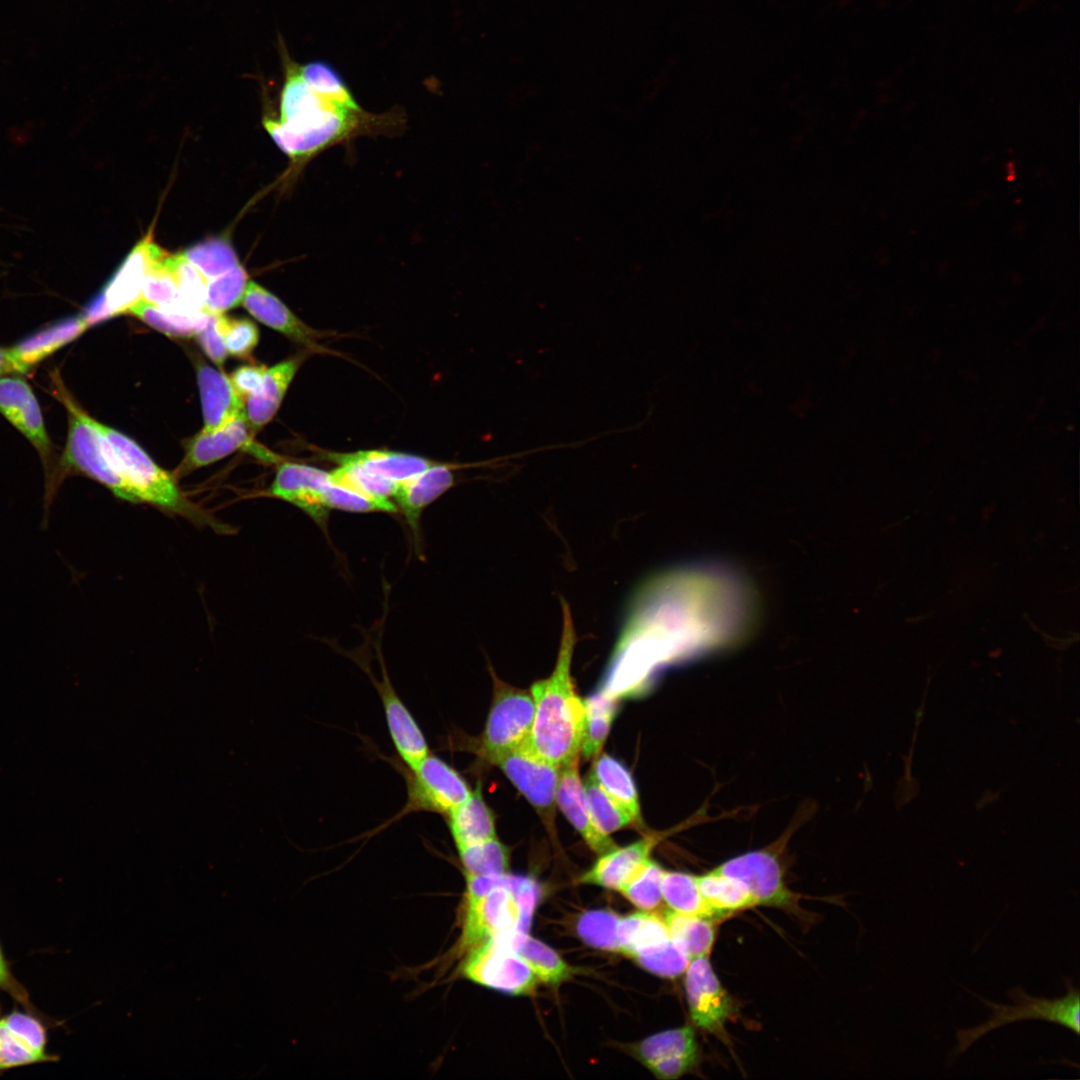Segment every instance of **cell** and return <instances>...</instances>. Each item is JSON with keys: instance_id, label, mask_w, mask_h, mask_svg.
<instances>
[{"instance_id": "obj_1", "label": "cell", "mask_w": 1080, "mask_h": 1080, "mask_svg": "<svg viewBox=\"0 0 1080 1080\" xmlns=\"http://www.w3.org/2000/svg\"><path fill=\"white\" fill-rule=\"evenodd\" d=\"M752 614L750 591L728 570L693 566L665 572L637 591L614 666L640 671L653 661L741 640Z\"/></svg>"}, {"instance_id": "obj_2", "label": "cell", "mask_w": 1080, "mask_h": 1080, "mask_svg": "<svg viewBox=\"0 0 1080 1080\" xmlns=\"http://www.w3.org/2000/svg\"><path fill=\"white\" fill-rule=\"evenodd\" d=\"M561 603L563 624L555 667L549 677L530 688L535 712L529 739L537 755L559 768L579 760L585 721L584 700L571 677L576 632L569 604Z\"/></svg>"}, {"instance_id": "obj_3", "label": "cell", "mask_w": 1080, "mask_h": 1080, "mask_svg": "<svg viewBox=\"0 0 1080 1080\" xmlns=\"http://www.w3.org/2000/svg\"><path fill=\"white\" fill-rule=\"evenodd\" d=\"M387 121L383 116L351 111L322 98L289 120L266 118L263 125L293 169H298L333 145L385 129Z\"/></svg>"}, {"instance_id": "obj_4", "label": "cell", "mask_w": 1080, "mask_h": 1080, "mask_svg": "<svg viewBox=\"0 0 1080 1080\" xmlns=\"http://www.w3.org/2000/svg\"><path fill=\"white\" fill-rule=\"evenodd\" d=\"M58 397L68 412V435L61 469L46 486V511L58 484L69 472H79L105 486L119 499L137 503L120 474L111 446L99 431L96 420L84 412L58 383Z\"/></svg>"}, {"instance_id": "obj_5", "label": "cell", "mask_w": 1080, "mask_h": 1080, "mask_svg": "<svg viewBox=\"0 0 1080 1080\" xmlns=\"http://www.w3.org/2000/svg\"><path fill=\"white\" fill-rule=\"evenodd\" d=\"M1068 992L1065 996L1057 999L1034 997L1020 987L1009 990L1007 995L1014 1002L1012 1005L999 1004L989 1001L974 994L981 1002L986 1004L992 1011V1015L986 1022L967 1029L957 1031V1053L966 1051L979 1038L1003 1025L1027 1019H1041L1054 1022L1072 1030L1076 1035L1080 1032V997L1079 990L1071 981L1067 982Z\"/></svg>"}, {"instance_id": "obj_6", "label": "cell", "mask_w": 1080, "mask_h": 1080, "mask_svg": "<svg viewBox=\"0 0 1080 1080\" xmlns=\"http://www.w3.org/2000/svg\"><path fill=\"white\" fill-rule=\"evenodd\" d=\"M493 697L476 752L484 760L529 742L535 706L530 691L503 682L490 667Z\"/></svg>"}, {"instance_id": "obj_7", "label": "cell", "mask_w": 1080, "mask_h": 1080, "mask_svg": "<svg viewBox=\"0 0 1080 1080\" xmlns=\"http://www.w3.org/2000/svg\"><path fill=\"white\" fill-rule=\"evenodd\" d=\"M406 784V802L386 824L413 812H431L445 817L472 792L468 782L453 766L431 752L416 767L407 769Z\"/></svg>"}, {"instance_id": "obj_8", "label": "cell", "mask_w": 1080, "mask_h": 1080, "mask_svg": "<svg viewBox=\"0 0 1080 1080\" xmlns=\"http://www.w3.org/2000/svg\"><path fill=\"white\" fill-rule=\"evenodd\" d=\"M167 253L149 233L130 251L105 287L87 305L82 315L91 326L111 317L127 313L141 299L142 286L148 269Z\"/></svg>"}, {"instance_id": "obj_9", "label": "cell", "mask_w": 1080, "mask_h": 1080, "mask_svg": "<svg viewBox=\"0 0 1080 1080\" xmlns=\"http://www.w3.org/2000/svg\"><path fill=\"white\" fill-rule=\"evenodd\" d=\"M462 974L476 984L512 995L532 993L538 980L513 949L505 933L491 937L470 950Z\"/></svg>"}, {"instance_id": "obj_10", "label": "cell", "mask_w": 1080, "mask_h": 1080, "mask_svg": "<svg viewBox=\"0 0 1080 1080\" xmlns=\"http://www.w3.org/2000/svg\"><path fill=\"white\" fill-rule=\"evenodd\" d=\"M509 877L510 874H503L497 885L480 896H465L462 934L458 943L461 952H469L496 935L518 932L520 910L509 886Z\"/></svg>"}, {"instance_id": "obj_11", "label": "cell", "mask_w": 1080, "mask_h": 1080, "mask_svg": "<svg viewBox=\"0 0 1080 1080\" xmlns=\"http://www.w3.org/2000/svg\"><path fill=\"white\" fill-rule=\"evenodd\" d=\"M488 762L496 765L540 813H552L561 768L537 755L529 742Z\"/></svg>"}, {"instance_id": "obj_12", "label": "cell", "mask_w": 1080, "mask_h": 1080, "mask_svg": "<svg viewBox=\"0 0 1080 1080\" xmlns=\"http://www.w3.org/2000/svg\"><path fill=\"white\" fill-rule=\"evenodd\" d=\"M57 1060L48 1052L47 1027L38 1014L24 1009L0 1015V1073Z\"/></svg>"}, {"instance_id": "obj_13", "label": "cell", "mask_w": 1080, "mask_h": 1080, "mask_svg": "<svg viewBox=\"0 0 1080 1080\" xmlns=\"http://www.w3.org/2000/svg\"><path fill=\"white\" fill-rule=\"evenodd\" d=\"M685 973V991L694 1024L713 1034L724 1033V1025L733 1015L734 1005L720 983L708 957L692 959Z\"/></svg>"}, {"instance_id": "obj_14", "label": "cell", "mask_w": 1080, "mask_h": 1080, "mask_svg": "<svg viewBox=\"0 0 1080 1080\" xmlns=\"http://www.w3.org/2000/svg\"><path fill=\"white\" fill-rule=\"evenodd\" d=\"M713 870L742 881L757 905L788 908L794 904L795 896L785 885L780 863L767 850L739 855Z\"/></svg>"}, {"instance_id": "obj_15", "label": "cell", "mask_w": 1080, "mask_h": 1080, "mask_svg": "<svg viewBox=\"0 0 1080 1080\" xmlns=\"http://www.w3.org/2000/svg\"><path fill=\"white\" fill-rule=\"evenodd\" d=\"M378 658L382 676L380 680H376L367 667L364 670L379 694L394 748L405 767L413 769L430 753L429 745L419 724L395 691L379 647Z\"/></svg>"}, {"instance_id": "obj_16", "label": "cell", "mask_w": 1080, "mask_h": 1080, "mask_svg": "<svg viewBox=\"0 0 1080 1080\" xmlns=\"http://www.w3.org/2000/svg\"><path fill=\"white\" fill-rule=\"evenodd\" d=\"M635 1057L659 1079H676L692 1070L699 1059L696 1036L691 1026L654 1034L637 1043Z\"/></svg>"}, {"instance_id": "obj_17", "label": "cell", "mask_w": 1080, "mask_h": 1080, "mask_svg": "<svg viewBox=\"0 0 1080 1080\" xmlns=\"http://www.w3.org/2000/svg\"><path fill=\"white\" fill-rule=\"evenodd\" d=\"M253 433L245 412L235 417L224 426L213 430H202L187 445L185 457L177 474L183 476L199 468L210 465L231 453L245 448L263 460H271L272 455L263 449L252 448Z\"/></svg>"}, {"instance_id": "obj_18", "label": "cell", "mask_w": 1080, "mask_h": 1080, "mask_svg": "<svg viewBox=\"0 0 1080 1080\" xmlns=\"http://www.w3.org/2000/svg\"><path fill=\"white\" fill-rule=\"evenodd\" d=\"M329 484V472L306 464L285 462L278 466L268 493L297 506L325 527L329 510L324 507L321 497Z\"/></svg>"}, {"instance_id": "obj_19", "label": "cell", "mask_w": 1080, "mask_h": 1080, "mask_svg": "<svg viewBox=\"0 0 1080 1080\" xmlns=\"http://www.w3.org/2000/svg\"><path fill=\"white\" fill-rule=\"evenodd\" d=\"M0 412L34 445L48 471L51 442L38 401L21 377H0Z\"/></svg>"}, {"instance_id": "obj_20", "label": "cell", "mask_w": 1080, "mask_h": 1080, "mask_svg": "<svg viewBox=\"0 0 1080 1080\" xmlns=\"http://www.w3.org/2000/svg\"><path fill=\"white\" fill-rule=\"evenodd\" d=\"M556 804L593 851L602 854L616 847L609 835L598 829L592 818L579 775L578 761L560 769Z\"/></svg>"}, {"instance_id": "obj_21", "label": "cell", "mask_w": 1080, "mask_h": 1080, "mask_svg": "<svg viewBox=\"0 0 1080 1080\" xmlns=\"http://www.w3.org/2000/svg\"><path fill=\"white\" fill-rule=\"evenodd\" d=\"M241 304L258 321L310 349H320L319 333L301 321L280 299L248 281Z\"/></svg>"}, {"instance_id": "obj_22", "label": "cell", "mask_w": 1080, "mask_h": 1080, "mask_svg": "<svg viewBox=\"0 0 1080 1080\" xmlns=\"http://www.w3.org/2000/svg\"><path fill=\"white\" fill-rule=\"evenodd\" d=\"M454 484L450 466L432 463L420 473L397 482L393 498L417 536L422 512Z\"/></svg>"}, {"instance_id": "obj_23", "label": "cell", "mask_w": 1080, "mask_h": 1080, "mask_svg": "<svg viewBox=\"0 0 1080 1080\" xmlns=\"http://www.w3.org/2000/svg\"><path fill=\"white\" fill-rule=\"evenodd\" d=\"M90 325L82 314L59 320L9 347L15 372H26L80 336Z\"/></svg>"}, {"instance_id": "obj_24", "label": "cell", "mask_w": 1080, "mask_h": 1080, "mask_svg": "<svg viewBox=\"0 0 1080 1080\" xmlns=\"http://www.w3.org/2000/svg\"><path fill=\"white\" fill-rule=\"evenodd\" d=\"M204 431L216 430L245 412V400L228 376L208 365L197 369Z\"/></svg>"}, {"instance_id": "obj_25", "label": "cell", "mask_w": 1080, "mask_h": 1080, "mask_svg": "<svg viewBox=\"0 0 1080 1080\" xmlns=\"http://www.w3.org/2000/svg\"><path fill=\"white\" fill-rule=\"evenodd\" d=\"M655 844L656 839L647 836L624 847H614L602 853L593 866L581 876L580 882L620 890L650 858Z\"/></svg>"}, {"instance_id": "obj_26", "label": "cell", "mask_w": 1080, "mask_h": 1080, "mask_svg": "<svg viewBox=\"0 0 1080 1080\" xmlns=\"http://www.w3.org/2000/svg\"><path fill=\"white\" fill-rule=\"evenodd\" d=\"M302 361L303 356H294L266 369L260 389L246 399L245 414L253 435L274 417Z\"/></svg>"}, {"instance_id": "obj_27", "label": "cell", "mask_w": 1080, "mask_h": 1080, "mask_svg": "<svg viewBox=\"0 0 1080 1080\" xmlns=\"http://www.w3.org/2000/svg\"><path fill=\"white\" fill-rule=\"evenodd\" d=\"M445 818L457 849L496 837L495 817L483 797L480 783Z\"/></svg>"}, {"instance_id": "obj_28", "label": "cell", "mask_w": 1080, "mask_h": 1080, "mask_svg": "<svg viewBox=\"0 0 1080 1080\" xmlns=\"http://www.w3.org/2000/svg\"><path fill=\"white\" fill-rule=\"evenodd\" d=\"M617 938L620 952L632 958L657 950L671 941L662 916L645 910L620 917Z\"/></svg>"}, {"instance_id": "obj_29", "label": "cell", "mask_w": 1080, "mask_h": 1080, "mask_svg": "<svg viewBox=\"0 0 1080 1080\" xmlns=\"http://www.w3.org/2000/svg\"><path fill=\"white\" fill-rule=\"evenodd\" d=\"M338 464L353 462L368 471L393 482L406 480L428 468L433 462L417 455L389 450H361L346 454H330Z\"/></svg>"}, {"instance_id": "obj_30", "label": "cell", "mask_w": 1080, "mask_h": 1080, "mask_svg": "<svg viewBox=\"0 0 1080 1080\" xmlns=\"http://www.w3.org/2000/svg\"><path fill=\"white\" fill-rule=\"evenodd\" d=\"M672 941L690 960L708 957L714 940L712 919L666 910L662 915Z\"/></svg>"}, {"instance_id": "obj_31", "label": "cell", "mask_w": 1080, "mask_h": 1080, "mask_svg": "<svg viewBox=\"0 0 1080 1080\" xmlns=\"http://www.w3.org/2000/svg\"><path fill=\"white\" fill-rule=\"evenodd\" d=\"M505 934L513 949L527 963L538 980L548 984H558L570 977L572 969L548 945L527 934L515 931L505 932Z\"/></svg>"}, {"instance_id": "obj_32", "label": "cell", "mask_w": 1080, "mask_h": 1080, "mask_svg": "<svg viewBox=\"0 0 1080 1080\" xmlns=\"http://www.w3.org/2000/svg\"><path fill=\"white\" fill-rule=\"evenodd\" d=\"M698 888L708 905L720 916L757 905L740 880L712 870L696 876Z\"/></svg>"}, {"instance_id": "obj_33", "label": "cell", "mask_w": 1080, "mask_h": 1080, "mask_svg": "<svg viewBox=\"0 0 1080 1080\" xmlns=\"http://www.w3.org/2000/svg\"><path fill=\"white\" fill-rule=\"evenodd\" d=\"M591 773L598 784L630 814L633 821L640 820L639 798L634 780L619 760L602 754L595 760Z\"/></svg>"}, {"instance_id": "obj_34", "label": "cell", "mask_w": 1080, "mask_h": 1080, "mask_svg": "<svg viewBox=\"0 0 1080 1080\" xmlns=\"http://www.w3.org/2000/svg\"><path fill=\"white\" fill-rule=\"evenodd\" d=\"M127 313L167 336L188 338L195 336L204 326L210 312L174 313L163 310L141 298L128 309Z\"/></svg>"}, {"instance_id": "obj_35", "label": "cell", "mask_w": 1080, "mask_h": 1080, "mask_svg": "<svg viewBox=\"0 0 1080 1080\" xmlns=\"http://www.w3.org/2000/svg\"><path fill=\"white\" fill-rule=\"evenodd\" d=\"M662 897L672 911L710 919L721 917L703 898L696 876L683 872L664 871Z\"/></svg>"}, {"instance_id": "obj_36", "label": "cell", "mask_w": 1080, "mask_h": 1080, "mask_svg": "<svg viewBox=\"0 0 1080 1080\" xmlns=\"http://www.w3.org/2000/svg\"><path fill=\"white\" fill-rule=\"evenodd\" d=\"M585 721L581 754L592 758L599 754L609 734L616 714L615 700L604 693L584 699Z\"/></svg>"}, {"instance_id": "obj_37", "label": "cell", "mask_w": 1080, "mask_h": 1080, "mask_svg": "<svg viewBox=\"0 0 1080 1080\" xmlns=\"http://www.w3.org/2000/svg\"><path fill=\"white\" fill-rule=\"evenodd\" d=\"M305 83L320 97L339 107L361 111L344 80L329 64L313 61L299 68Z\"/></svg>"}, {"instance_id": "obj_38", "label": "cell", "mask_w": 1080, "mask_h": 1080, "mask_svg": "<svg viewBox=\"0 0 1080 1080\" xmlns=\"http://www.w3.org/2000/svg\"><path fill=\"white\" fill-rule=\"evenodd\" d=\"M182 254L209 280L218 277L239 264L229 240L213 237L198 242Z\"/></svg>"}, {"instance_id": "obj_39", "label": "cell", "mask_w": 1080, "mask_h": 1080, "mask_svg": "<svg viewBox=\"0 0 1080 1080\" xmlns=\"http://www.w3.org/2000/svg\"><path fill=\"white\" fill-rule=\"evenodd\" d=\"M464 874L501 875L509 870V850L497 837L457 849Z\"/></svg>"}, {"instance_id": "obj_40", "label": "cell", "mask_w": 1080, "mask_h": 1080, "mask_svg": "<svg viewBox=\"0 0 1080 1080\" xmlns=\"http://www.w3.org/2000/svg\"><path fill=\"white\" fill-rule=\"evenodd\" d=\"M663 873L660 865L649 858L619 891L641 910L655 911L663 901Z\"/></svg>"}, {"instance_id": "obj_41", "label": "cell", "mask_w": 1080, "mask_h": 1080, "mask_svg": "<svg viewBox=\"0 0 1080 1080\" xmlns=\"http://www.w3.org/2000/svg\"><path fill=\"white\" fill-rule=\"evenodd\" d=\"M163 263L174 278L184 306L191 312L206 311L204 275L182 254L167 255Z\"/></svg>"}, {"instance_id": "obj_42", "label": "cell", "mask_w": 1080, "mask_h": 1080, "mask_svg": "<svg viewBox=\"0 0 1080 1080\" xmlns=\"http://www.w3.org/2000/svg\"><path fill=\"white\" fill-rule=\"evenodd\" d=\"M583 786L592 818L602 833L609 835L633 821L630 814L598 784L592 773Z\"/></svg>"}, {"instance_id": "obj_43", "label": "cell", "mask_w": 1080, "mask_h": 1080, "mask_svg": "<svg viewBox=\"0 0 1080 1080\" xmlns=\"http://www.w3.org/2000/svg\"><path fill=\"white\" fill-rule=\"evenodd\" d=\"M329 473L333 484L380 500H391L397 486L396 482L374 474L353 462H341L338 468Z\"/></svg>"}, {"instance_id": "obj_44", "label": "cell", "mask_w": 1080, "mask_h": 1080, "mask_svg": "<svg viewBox=\"0 0 1080 1080\" xmlns=\"http://www.w3.org/2000/svg\"><path fill=\"white\" fill-rule=\"evenodd\" d=\"M248 281L247 272L240 264L218 277L209 279L206 284L205 310L224 314L241 304Z\"/></svg>"}, {"instance_id": "obj_45", "label": "cell", "mask_w": 1080, "mask_h": 1080, "mask_svg": "<svg viewBox=\"0 0 1080 1080\" xmlns=\"http://www.w3.org/2000/svg\"><path fill=\"white\" fill-rule=\"evenodd\" d=\"M163 259L148 269L141 298L166 311L181 314L197 313L189 311L184 306L176 282L165 267Z\"/></svg>"}, {"instance_id": "obj_46", "label": "cell", "mask_w": 1080, "mask_h": 1080, "mask_svg": "<svg viewBox=\"0 0 1080 1080\" xmlns=\"http://www.w3.org/2000/svg\"><path fill=\"white\" fill-rule=\"evenodd\" d=\"M620 917L610 910H591L577 921L576 931L588 945L607 951L620 952L617 928Z\"/></svg>"}, {"instance_id": "obj_47", "label": "cell", "mask_w": 1080, "mask_h": 1080, "mask_svg": "<svg viewBox=\"0 0 1080 1080\" xmlns=\"http://www.w3.org/2000/svg\"><path fill=\"white\" fill-rule=\"evenodd\" d=\"M321 498L327 510L338 509L352 513L397 511L396 505L391 500L371 498L332 482L323 490Z\"/></svg>"}, {"instance_id": "obj_48", "label": "cell", "mask_w": 1080, "mask_h": 1080, "mask_svg": "<svg viewBox=\"0 0 1080 1080\" xmlns=\"http://www.w3.org/2000/svg\"><path fill=\"white\" fill-rule=\"evenodd\" d=\"M218 323L228 354L250 359L259 339L257 326L248 319H234L218 314Z\"/></svg>"}, {"instance_id": "obj_49", "label": "cell", "mask_w": 1080, "mask_h": 1080, "mask_svg": "<svg viewBox=\"0 0 1080 1080\" xmlns=\"http://www.w3.org/2000/svg\"><path fill=\"white\" fill-rule=\"evenodd\" d=\"M634 959L644 969L665 978H675L682 975L691 961L672 939L665 946L638 955Z\"/></svg>"}, {"instance_id": "obj_50", "label": "cell", "mask_w": 1080, "mask_h": 1080, "mask_svg": "<svg viewBox=\"0 0 1080 1080\" xmlns=\"http://www.w3.org/2000/svg\"><path fill=\"white\" fill-rule=\"evenodd\" d=\"M509 886L515 895L520 910L518 932L527 934L538 896L537 883L529 877L510 875Z\"/></svg>"}, {"instance_id": "obj_51", "label": "cell", "mask_w": 1080, "mask_h": 1080, "mask_svg": "<svg viewBox=\"0 0 1080 1080\" xmlns=\"http://www.w3.org/2000/svg\"><path fill=\"white\" fill-rule=\"evenodd\" d=\"M202 350L216 365L222 368L228 352L218 323V314L209 313L204 326L195 335Z\"/></svg>"}, {"instance_id": "obj_52", "label": "cell", "mask_w": 1080, "mask_h": 1080, "mask_svg": "<svg viewBox=\"0 0 1080 1080\" xmlns=\"http://www.w3.org/2000/svg\"><path fill=\"white\" fill-rule=\"evenodd\" d=\"M0 990L9 995L15 1002L23 1007V1009L33 1012L39 1015V1012L33 1006L29 993L25 986L17 979L12 972L9 961L7 960L2 946L0 944Z\"/></svg>"}, {"instance_id": "obj_53", "label": "cell", "mask_w": 1080, "mask_h": 1080, "mask_svg": "<svg viewBox=\"0 0 1080 1080\" xmlns=\"http://www.w3.org/2000/svg\"><path fill=\"white\" fill-rule=\"evenodd\" d=\"M266 369L264 366L243 365L229 377L233 387L245 401L260 389Z\"/></svg>"}, {"instance_id": "obj_54", "label": "cell", "mask_w": 1080, "mask_h": 1080, "mask_svg": "<svg viewBox=\"0 0 1080 1080\" xmlns=\"http://www.w3.org/2000/svg\"><path fill=\"white\" fill-rule=\"evenodd\" d=\"M15 372L8 348H0V377L6 373Z\"/></svg>"}]
</instances>
